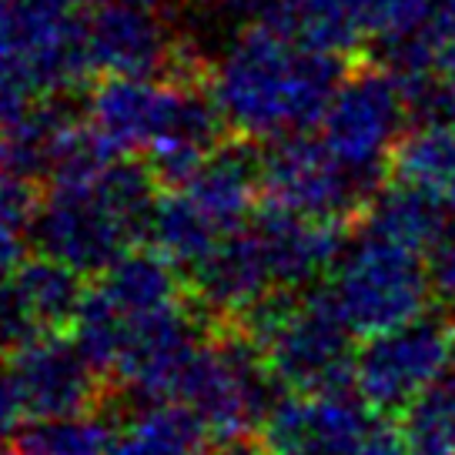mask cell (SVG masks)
Returning <instances> with one entry per match:
<instances>
[{
  "instance_id": "cell-33",
  "label": "cell",
  "mask_w": 455,
  "mask_h": 455,
  "mask_svg": "<svg viewBox=\"0 0 455 455\" xmlns=\"http://www.w3.org/2000/svg\"><path fill=\"white\" fill-rule=\"evenodd\" d=\"M0 455H24L17 445H0Z\"/></svg>"
},
{
  "instance_id": "cell-5",
  "label": "cell",
  "mask_w": 455,
  "mask_h": 455,
  "mask_svg": "<svg viewBox=\"0 0 455 455\" xmlns=\"http://www.w3.org/2000/svg\"><path fill=\"white\" fill-rule=\"evenodd\" d=\"M87 0H0V117L87 74Z\"/></svg>"
},
{
  "instance_id": "cell-7",
  "label": "cell",
  "mask_w": 455,
  "mask_h": 455,
  "mask_svg": "<svg viewBox=\"0 0 455 455\" xmlns=\"http://www.w3.org/2000/svg\"><path fill=\"white\" fill-rule=\"evenodd\" d=\"M409 117V100L395 71L385 60L362 54L348 64L328 100L318 138L358 178H365L369 185H385L388 157L405 134Z\"/></svg>"
},
{
  "instance_id": "cell-9",
  "label": "cell",
  "mask_w": 455,
  "mask_h": 455,
  "mask_svg": "<svg viewBox=\"0 0 455 455\" xmlns=\"http://www.w3.org/2000/svg\"><path fill=\"white\" fill-rule=\"evenodd\" d=\"M452 362L455 318L442 308L365 339L362 352L355 355V388L371 409L398 415L428 385L449 375Z\"/></svg>"
},
{
  "instance_id": "cell-14",
  "label": "cell",
  "mask_w": 455,
  "mask_h": 455,
  "mask_svg": "<svg viewBox=\"0 0 455 455\" xmlns=\"http://www.w3.org/2000/svg\"><path fill=\"white\" fill-rule=\"evenodd\" d=\"M87 68L104 74H151L171 54L157 7L141 0H91L84 11Z\"/></svg>"
},
{
  "instance_id": "cell-16",
  "label": "cell",
  "mask_w": 455,
  "mask_h": 455,
  "mask_svg": "<svg viewBox=\"0 0 455 455\" xmlns=\"http://www.w3.org/2000/svg\"><path fill=\"white\" fill-rule=\"evenodd\" d=\"M191 204L212 221L221 235H231L255 218L261 201V157L248 155L244 148H214L181 185Z\"/></svg>"
},
{
  "instance_id": "cell-22",
  "label": "cell",
  "mask_w": 455,
  "mask_h": 455,
  "mask_svg": "<svg viewBox=\"0 0 455 455\" xmlns=\"http://www.w3.org/2000/svg\"><path fill=\"white\" fill-rule=\"evenodd\" d=\"M11 284L28 305L30 318L41 325V331H60L71 325L87 295L84 275L47 255L20 261L11 275Z\"/></svg>"
},
{
  "instance_id": "cell-34",
  "label": "cell",
  "mask_w": 455,
  "mask_h": 455,
  "mask_svg": "<svg viewBox=\"0 0 455 455\" xmlns=\"http://www.w3.org/2000/svg\"><path fill=\"white\" fill-rule=\"evenodd\" d=\"M449 455H455V452H449Z\"/></svg>"
},
{
  "instance_id": "cell-4",
  "label": "cell",
  "mask_w": 455,
  "mask_h": 455,
  "mask_svg": "<svg viewBox=\"0 0 455 455\" xmlns=\"http://www.w3.org/2000/svg\"><path fill=\"white\" fill-rule=\"evenodd\" d=\"M258 341L288 392L355 385V331L328 288H278L235 322Z\"/></svg>"
},
{
  "instance_id": "cell-26",
  "label": "cell",
  "mask_w": 455,
  "mask_h": 455,
  "mask_svg": "<svg viewBox=\"0 0 455 455\" xmlns=\"http://www.w3.org/2000/svg\"><path fill=\"white\" fill-rule=\"evenodd\" d=\"M405 432L415 455L455 452V375H442L405 409Z\"/></svg>"
},
{
  "instance_id": "cell-30",
  "label": "cell",
  "mask_w": 455,
  "mask_h": 455,
  "mask_svg": "<svg viewBox=\"0 0 455 455\" xmlns=\"http://www.w3.org/2000/svg\"><path fill=\"white\" fill-rule=\"evenodd\" d=\"M201 455H271V449L265 445V439L258 442L255 435H242V439H221L212 452Z\"/></svg>"
},
{
  "instance_id": "cell-11",
  "label": "cell",
  "mask_w": 455,
  "mask_h": 455,
  "mask_svg": "<svg viewBox=\"0 0 455 455\" xmlns=\"http://www.w3.org/2000/svg\"><path fill=\"white\" fill-rule=\"evenodd\" d=\"M7 365L30 419L94 412L111 395V385L87 362L77 341L60 331L34 335L7 355Z\"/></svg>"
},
{
  "instance_id": "cell-32",
  "label": "cell",
  "mask_w": 455,
  "mask_h": 455,
  "mask_svg": "<svg viewBox=\"0 0 455 455\" xmlns=\"http://www.w3.org/2000/svg\"><path fill=\"white\" fill-rule=\"evenodd\" d=\"M141 4H151V7H161V4H174V0H141ZM195 4H208V0H195Z\"/></svg>"
},
{
  "instance_id": "cell-28",
  "label": "cell",
  "mask_w": 455,
  "mask_h": 455,
  "mask_svg": "<svg viewBox=\"0 0 455 455\" xmlns=\"http://www.w3.org/2000/svg\"><path fill=\"white\" fill-rule=\"evenodd\" d=\"M34 335H41V325L30 318L28 305L20 301L11 278H4L0 282V355H11Z\"/></svg>"
},
{
  "instance_id": "cell-6",
  "label": "cell",
  "mask_w": 455,
  "mask_h": 455,
  "mask_svg": "<svg viewBox=\"0 0 455 455\" xmlns=\"http://www.w3.org/2000/svg\"><path fill=\"white\" fill-rule=\"evenodd\" d=\"M174 398L191 405L218 442L242 439L265 428L278 405V379L258 341L238 325H225L204 339Z\"/></svg>"
},
{
  "instance_id": "cell-2",
  "label": "cell",
  "mask_w": 455,
  "mask_h": 455,
  "mask_svg": "<svg viewBox=\"0 0 455 455\" xmlns=\"http://www.w3.org/2000/svg\"><path fill=\"white\" fill-rule=\"evenodd\" d=\"M155 204V181L134 157L104 155L84 138L51 174L47 198L37 204L30 225V242L41 255L81 275H104L151 235Z\"/></svg>"
},
{
  "instance_id": "cell-18",
  "label": "cell",
  "mask_w": 455,
  "mask_h": 455,
  "mask_svg": "<svg viewBox=\"0 0 455 455\" xmlns=\"http://www.w3.org/2000/svg\"><path fill=\"white\" fill-rule=\"evenodd\" d=\"M212 432L185 402H151L131 409L121 432H114L111 455H201Z\"/></svg>"
},
{
  "instance_id": "cell-8",
  "label": "cell",
  "mask_w": 455,
  "mask_h": 455,
  "mask_svg": "<svg viewBox=\"0 0 455 455\" xmlns=\"http://www.w3.org/2000/svg\"><path fill=\"white\" fill-rule=\"evenodd\" d=\"M328 291L358 339H371L412 322L426 315L428 301L435 299L426 255L375 238L369 231H358L355 242L345 248L331 271Z\"/></svg>"
},
{
  "instance_id": "cell-13",
  "label": "cell",
  "mask_w": 455,
  "mask_h": 455,
  "mask_svg": "<svg viewBox=\"0 0 455 455\" xmlns=\"http://www.w3.org/2000/svg\"><path fill=\"white\" fill-rule=\"evenodd\" d=\"M188 288L195 299L191 305L218 325H235L248 308L278 291L265 244L251 221L221 238L212 255L191 268Z\"/></svg>"
},
{
  "instance_id": "cell-24",
  "label": "cell",
  "mask_w": 455,
  "mask_h": 455,
  "mask_svg": "<svg viewBox=\"0 0 455 455\" xmlns=\"http://www.w3.org/2000/svg\"><path fill=\"white\" fill-rule=\"evenodd\" d=\"M114 432L100 415H57L34 419L17 428L14 445L24 455H111Z\"/></svg>"
},
{
  "instance_id": "cell-3",
  "label": "cell",
  "mask_w": 455,
  "mask_h": 455,
  "mask_svg": "<svg viewBox=\"0 0 455 455\" xmlns=\"http://www.w3.org/2000/svg\"><path fill=\"white\" fill-rule=\"evenodd\" d=\"M221 117L195 87L151 74H108L87 98V138L111 157H144L164 185H181L214 151Z\"/></svg>"
},
{
  "instance_id": "cell-19",
  "label": "cell",
  "mask_w": 455,
  "mask_h": 455,
  "mask_svg": "<svg viewBox=\"0 0 455 455\" xmlns=\"http://www.w3.org/2000/svg\"><path fill=\"white\" fill-rule=\"evenodd\" d=\"M445 214L449 212L426 195H419L405 185H395V181H385L371 195L365 212L358 214L355 228L426 255V248L435 242L439 228L445 225Z\"/></svg>"
},
{
  "instance_id": "cell-17",
  "label": "cell",
  "mask_w": 455,
  "mask_h": 455,
  "mask_svg": "<svg viewBox=\"0 0 455 455\" xmlns=\"http://www.w3.org/2000/svg\"><path fill=\"white\" fill-rule=\"evenodd\" d=\"M385 181H395L455 212V117L412 121L388 157Z\"/></svg>"
},
{
  "instance_id": "cell-20",
  "label": "cell",
  "mask_w": 455,
  "mask_h": 455,
  "mask_svg": "<svg viewBox=\"0 0 455 455\" xmlns=\"http://www.w3.org/2000/svg\"><path fill=\"white\" fill-rule=\"evenodd\" d=\"M261 17L345 60L362 57L365 34L358 28L355 0H261Z\"/></svg>"
},
{
  "instance_id": "cell-29",
  "label": "cell",
  "mask_w": 455,
  "mask_h": 455,
  "mask_svg": "<svg viewBox=\"0 0 455 455\" xmlns=\"http://www.w3.org/2000/svg\"><path fill=\"white\" fill-rule=\"evenodd\" d=\"M20 415H28V412H24V402H20V395H17L11 365L0 362V439H7L11 432H17Z\"/></svg>"
},
{
  "instance_id": "cell-27",
  "label": "cell",
  "mask_w": 455,
  "mask_h": 455,
  "mask_svg": "<svg viewBox=\"0 0 455 455\" xmlns=\"http://www.w3.org/2000/svg\"><path fill=\"white\" fill-rule=\"evenodd\" d=\"M426 271L435 301L445 312H455V212L445 214V225L426 248Z\"/></svg>"
},
{
  "instance_id": "cell-21",
  "label": "cell",
  "mask_w": 455,
  "mask_h": 455,
  "mask_svg": "<svg viewBox=\"0 0 455 455\" xmlns=\"http://www.w3.org/2000/svg\"><path fill=\"white\" fill-rule=\"evenodd\" d=\"M171 265L174 261H168L161 251H128L100 275L98 288L114 301L117 312H157L185 299V282H178Z\"/></svg>"
},
{
  "instance_id": "cell-23",
  "label": "cell",
  "mask_w": 455,
  "mask_h": 455,
  "mask_svg": "<svg viewBox=\"0 0 455 455\" xmlns=\"http://www.w3.org/2000/svg\"><path fill=\"white\" fill-rule=\"evenodd\" d=\"M148 238L155 242V251H161L168 261L181 268H195L221 244L225 235L191 204L185 191L164 188V195H157Z\"/></svg>"
},
{
  "instance_id": "cell-15",
  "label": "cell",
  "mask_w": 455,
  "mask_h": 455,
  "mask_svg": "<svg viewBox=\"0 0 455 455\" xmlns=\"http://www.w3.org/2000/svg\"><path fill=\"white\" fill-rule=\"evenodd\" d=\"M84 138V121L74 124L47 98L30 100L0 117V171L24 181L51 178Z\"/></svg>"
},
{
  "instance_id": "cell-12",
  "label": "cell",
  "mask_w": 455,
  "mask_h": 455,
  "mask_svg": "<svg viewBox=\"0 0 455 455\" xmlns=\"http://www.w3.org/2000/svg\"><path fill=\"white\" fill-rule=\"evenodd\" d=\"M375 412L355 385L291 392L271 409L261 439L271 455H358Z\"/></svg>"
},
{
  "instance_id": "cell-10",
  "label": "cell",
  "mask_w": 455,
  "mask_h": 455,
  "mask_svg": "<svg viewBox=\"0 0 455 455\" xmlns=\"http://www.w3.org/2000/svg\"><path fill=\"white\" fill-rule=\"evenodd\" d=\"M379 188L345 168L328 144L308 131L271 141L261 155V201L268 208L355 225Z\"/></svg>"
},
{
  "instance_id": "cell-1",
  "label": "cell",
  "mask_w": 455,
  "mask_h": 455,
  "mask_svg": "<svg viewBox=\"0 0 455 455\" xmlns=\"http://www.w3.org/2000/svg\"><path fill=\"white\" fill-rule=\"evenodd\" d=\"M352 60L261 17L235 30L208 68V98L244 141H282L322 124Z\"/></svg>"
},
{
  "instance_id": "cell-31",
  "label": "cell",
  "mask_w": 455,
  "mask_h": 455,
  "mask_svg": "<svg viewBox=\"0 0 455 455\" xmlns=\"http://www.w3.org/2000/svg\"><path fill=\"white\" fill-rule=\"evenodd\" d=\"M455 30V0H435V17H432V37H445Z\"/></svg>"
},
{
  "instance_id": "cell-25",
  "label": "cell",
  "mask_w": 455,
  "mask_h": 455,
  "mask_svg": "<svg viewBox=\"0 0 455 455\" xmlns=\"http://www.w3.org/2000/svg\"><path fill=\"white\" fill-rule=\"evenodd\" d=\"M355 17L365 41L395 51L415 37H432L435 0H355Z\"/></svg>"
}]
</instances>
